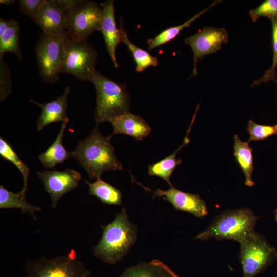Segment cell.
Wrapping results in <instances>:
<instances>
[{
  "label": "cell",
  "mask_w": 277,
  "mask_h": 277,
  "mask_svg": "<svg viewBox=\"0 0 277 277\" xmlns=\"http://www.w3.org/2000/svg\"><path fill=\"white\" fill-rule=\"evenodd\" d=\"M69 121L68 117L62 122L56 140L38 156L39 161L46 168H54L57 164L62 163L68 158L72 157L71 153L68 152L62 144L64 131Z\"/></svg>",
  "instance_id": "cell-18"
},
{
  "label": "cell",
  "mask_w": 277,
  "mask_h": 277,
  "mask_svg": "<svg viewBox=\"0 0 277 277\" xmlns=\"http://www.w3.org/2000/svg\"><path fill=\"white\" fill-rule=\"evenodd\" d=\"M120 42L126 44L132 53L136 65V70L138 72H141L150 66L156 67L159 64L158 58L132 43L129 39L127 34L125 31L122 18H120Z\"/></svg>",
  "instance_id": "cell-23"
},
{
  "label": "cell",
  "mask_w": 277,
  "mask_h": 277,
  "mask_svg": "<svg viewBox=\"0 0 277 277\" xmlns=\"http://www.w3.org/2000/svg\"><path fill=\"white\" fill-rule=\"evenodd\" d=\"M56 1L66 17V40L86 41L93 32L98 31L102 15L100 4L83 0Z\"/></svg>",
  "instance_id": "cell-4"
},
{
  "label": "cell",
  "mask_w": 277,
  "mask_h": 277,
  "mask_svg": "<svg viewBox=\"0 0 277 277\" xmlns=\"http://www.w3.org/2000/svg\"><path fill=\"white\" fill-rule=\"evenodd\" d=\"M132 181L140 185L146 192L154 194V197H163L177 210L188 212L199 218H203L208 214V209L205 202L198 195L182 191L173 186L167 190L157 189L151 190L137 182L131 175Z\"/></svg>",
  "instance_id": "cell-12"
},
{
  "label": "cell",
  "mask_w": 277,
  "mask_h": 277,
  "mask_svg": "<svg viewBox=\"0 0 277 277\" xmlns=\"http://www.w3.org/2000/svg\"><path fill=\"white\" fill-rule=\"evenodd\" d=\"M65 41L42 33L36 45L35 51L42 80L53 83L60 78L64 54Z\"/></svg>",
  "instance_id": "cell-9"
},
{
  "label": "cell",
  "mask_w": 277,
  "mask_h": 277,
  "mask_svg": "<svg viewBox=\"0 0 277 277\" xmlns=\"http://www.w3.org/2000/svg\"><path fill=\"white\" fill-rule=\"evenodd\" d=\"M228 41L227 31L223 28L205 27L196 33L186 37L184 42L190 46L193 53L194 67L192 76H197V63L205 56L216 53Z\"/></svg>",
  "instance_id": "cell-10"
},
{
  "label": "cell",
  "mask_w": 277,
  "mask_h": 277,
  "mask_svg": "<svg viewBox=\"0 0 277 277\" xmlns=\"http://www.w3.org/2000/svg\"><path fill=\"white\" fill-rule=\"evenodd\" d=\"M19 23L15 19H11V23L4 35L0 37V58L3 57L5 53L14 54L18 60L22 57L19 46Z\"/></svg>",
  "instance_id": "cell-25"
},
{
  "label": "cell",
  "mask_w": 277,
  "mask_h": 277,
  "mask_svg": "<svg viewBox=\"0 0 277 277\" xmlns=\"http://www.w3.org/2000/svg\"><path fill=\"white\" fill-rule=\"evenodd\" d=\"M12 92L10 70L3 57L0 58V101L3 102Z\"/></svg>",
  "instance_id": "cell-30"
},
{
  "label": "cell",
  "mask_w": 277,
  "mask_h": 277,
  "mask_svg": "<svg viewBox=\"0 0 277 277\" xmlns=\"http://www.w3.org/2000/svg\"><path fill=\"white\" fill-rule=\"evenodd\" d=\"M91 81L96 92L97 125L130 112V98L125 84L114 82L95 70Z\"/></svg>",
  "instance_id": "cell-5"
},
{
  "label": "cell",
  "mask_w": 277,
  "mask_h": 277,
  "mask_svg": "<svg viewBox=\"0 0 277 277\" xmlns=\"http://www.w3.org/2000/svg\"><path fill=\"white\" fill-rule=\"evenodd\" d=\"M97 125L87 137L79 140L75 149L71 153L72 157L83 167L90 179L101 178L107 171L123 169L110 141L112 136L102 135Z\"/></svg>",
  "instance_id": "cell-1"
},
{
  "label": "cell",
  "mask_w": 277,
  "mask_h": 277,
  "mask_svg": "<svg viewBox=\"0 0 277 277\" xmlns=\"http://www.w3.org/2000/svg\"><path fill=\"white\" fill-rule=\"evenodd\" d=\"M0 155L3 159L12 162L20 171L23 177V187L21 191L25 193L28 188L30 169L28 165L21 160L11 145L2 137L0 138Z\"/></svg>",
  "instance_id": "cell-26"
},
{
  "label": "cell",
  "mask_w": 277,
  "mask_h": 277,
  "mask_svg": "<svg viewBox=\"0 0 277 277\" xmlns=\"http://www.w3.org/2000/svg\"><path fill=\"white\" fill-rule=\"evenodd\" d=\"M234 156L243 172L245 177V184L251 187L254 185L252 180L254 170L253 165L252 149L248 142L240 140L238 135L234 137Z\"/></svg>",
  "instance_id": "cell-21"
},
{
  "label": "cell",
  "mask_w": 277,
  "mask_h": 277,
  "mask_svg": "<svg viewBox=\"0 0 277 277\" xmlns=\"http://www.w3.org/2000/svg\"><path fill=\"white\" fill-rule=\"evenodd\" d=\"M253 22L261 17H266L270 19L277 16V0H265L256 8L249 12Z\"/></svg>",
  "instance_id": "cell-29"
},
{
  "label": "cell",
  "mask_w": 277,
  "mask_h": 277,
  "mask_svg": "<svg viewBox=\"0 0 277 277\" xmlns=\"http://www.w3.org/2000/svg\"><path fill=\"white\" fill-rule=\"evenodd\" d=\"M258 219L250 208L226 210L216 216L208 227L194 239H228L240 243L255 232Z\"/></svg>",
  "instance_id": "cell-3"
},
{
  "label": "cell",
  "mask_w": 277,
  "mask_h": 277,
  "mask_svg": "<svg viewBox=\"0 0 277 277\" xmlns=\"http://www.w3.org/2000/svg\"><path fill=\"white\" fill-rule=\"evenodd\" d=\"M275 220L277 221V209L275 210Z\"/></svg>",
  "instance_id": "cell-34"
},
{
  "label": "cell",
  "mask_w": 277,
  "mask_h": 277,
  "mask_svg": "<svg viewBox=\"0 0 277 277\" xmlns=\"http://www.w3.org/2000/svg\"><path fill=\"white\" fill-rule=\"evenodd\" d=\"M20 209L22 214L28 213L34 220H37L36 213L42 208L28 202L25 193L20 191L14 193L6 189L2 185H0V209Z\"/></svg>",
  "instance_id": "cell-19"
},
{
  "label": "cell",
  "mask_w": 277,
  "mask_h": 277,
  "mask_svg": "<svg viewBox=\"0 0 277 277\" xmlns=\"http://www.w3.org/2000/svg\"><path fill=\"white\" fill-rule=\"evenodd\" d=\"M272 28L273 57L271 66L259 78L255 80L251 86H258L262 83L273 81L277 83L276 68L277 67V16L270 19Z\"/></svg>",
  "instance_id": "cell-27"
},
{
  "label": "cell",
  "mask_w": 277,
  "mask_h": 277,
  "mask_svg": "<svg viewBox=\"0 0 277 277\" xmlns=\"http://www.w3.org/2000/svg\"><path fill=\"white\" fill-rule=\"evenodd\" d=\"M108 122L113 128L112 137L120 134L141 141L149 135L151 131L149 125L143 118L130 112L113 118Z\"/></svg>",
  "instance_id": "cell-16"
},
{
  "label": "cell",
  "mask_w": 277,
  "mask_h": 277,
  "mask_svg": "<svg viewBox=\"0 0 277 277\" xmlns=\"http://www.w3.org/2000/svg\"><path fill=\"white\" fill-rule=\"evenodd\" d=\"M247 129L250 135L248 143L252 141L264 140L277 134V124L273 126L263 125L249 120Z\"/></svg>",
  "instance_id": "cell-28"
},
{
  "label": "cell",
  "mask_w": 277,
  "mask_h": 277,
  "mask_svg": "<svg viewBox=\"0 0 277 277\" xmlns=\"http://www.w3.org/2000/svg\"><path fill=\"white\" fill-rule=\"evenodd\" d=\"M243 277H255L277 257V251L262 235L253 232L240 243Z\"/></svg>",
  "instance_id": "cell-7"
},
{
  "label": "cell",
  "mask_w": 277,
  "mask_h": 277,
  "mask_svg": "<svg viewBox=\"0 0 277 277\" xmlns=\"http://www.w3.org/2000/svg\"><path fill=\"white\" fill-rule=\"evenodd\" d=\"M197 111V110H196V113H195L194 115L191 124L181 145L172 154L160 160L156 163L149 165L148 174L149 175L159 177L167 182L170 186H172L170 182V176L175 169L176 166L182 162L181 159H176V155L179 151L189 142L190 140L188 135Z\"/></svg>",
  "instance_id": "cell-20"
},
{
  "label": "cell",
  "mask_w": 277,
  "mask_h": 277,
  "mask_svg": "<svg viewBox=\"0 0 277 277\" xmlns=\"http://www.w3.org/2000/svg\"><path fill=\"white\" fill-rule=\"evenodd\" d=\"M26 277H90V271L76 256L73 250L66 255L42 256L27 262Z\"/></svg>",
  "instance_id": "cell-6"
},
{
  "label": "cell",
  "mask_w": 277,
  "mask_h": 277,
  "mask_svg": "<svg viewBox=\"0 0 277 277\" xmlns=\"http://www.w3.org/2000/svg\"><path fill=\"white\" fill-rule=\"evenodd\" d=\"M45 0H19L18 3L21 13L36 22L40 8Z\"/></svg>",
  "instance_id": "cell-31"
},
{
  "label": "cell",
  "mask_w": 277,
  "mask_h": 277,
  "mask_svg": "<svg viewBox=\"0 0 277 277\" xmlns=\"http://www.w3.org/2000/svg\"><path fill=\"white\" fill-rule=\"evenodd\" d=\"M97 57V51L86 41L66 40L60 73L69 74L80 80L91 81L96 70Z\"/></svg>",
  "instance_id": "cell-8"
},
{
  "label": "cell",
  "mask_w": 277,
  "mask_h": 277,
  "mask_svg": "<svg viewBox=\"0 0 277 277\" xmlns=\"http://www.w3.org/2000/svg\"><path fill=\"white\" fill-rule=\"evenodd\" d=\"M221 1H222L221 0L214 1L210 6L206 7L205 9L202 10L196 14L194 15L193 17L186 21L183 24L180 25L168 28L163 30L153 38L148 39L147 40L148 49L149 50H152L160 46L164 45L173 40L176 37L182 30L185 28L189 27L193 22L201 17V16L206 13L210 8L216 5Z\"/></svg>",
  "instance_id": "cell-24"
},
{
  "label": "cell",
  "mask_w": 277,
  "mask_h": 277,
  "mask_svg": "<svg viewBox=\"0 0 277 277\" xmlns=\"http://www.w3.org/2000/svg\"><path fill=\"white\" fill-rule=\"evenodd\" d=\"M37 175L50 196L53 208L57 207L63 195L78 187L81 179V173L72 169L63 171L43 170L37 171Z\"/></svg>",
  "instance_id": "cell-11"
},
{
  "label": "cell",
  "mask_w": 277,
  "mask_h": 277,
  "mask_svg": "<svg viewBox=\"0 0 277 277\" xmlns=\"http://www.w3.org/2000/svg\"><path fill=\"white\" fill-rule=\"evenodd\" d=\"M70 92V88L67 87L60 96L53 101L44 104L30 100V102L35 104L41 108V113L37 121V129L38 131H41L52 123L63 122L68 118L66 115L67 97Z\"/></svg>",
  "instance_id": "cell-15"
},
{
  "label": "cell",
  "mask_w": 277,
  "mask_h": 277,
  "mask_svg": "<svg viewBox=\"0 0 277 277\" xmlns=\"http://www.w3.org/2000/svg\"><path fill=\"white\" fill-rule=\"evenodd\" d=\"M84 182L88 186L90 195L95 196L103 204L108 205H120L122 203L121 191L114 186L103 181L101 178L93 183L85 179Z\"/></svg>",
  "instance_id": "cell-22"
},
{
  "label": "cell",
  "mask_w": 277,
  "mask_h": 277,
  "mask_svg": "<svg viewBox=\"0 0 277 277\" xmlns=\"http://www.w3.org/2000/svg\"><path fill=\"white\" fill-rule=\"evenodd\" d=\"M101 227L103 233L93 248L94 255L104 263L115 264L128 253L136 242L137 227L129 221L126 209L123 208L112 222Z\"/></svg>",
  "instance_id": "cell-2"
},
{
  "label": "cell",
  "mask_w": 277,
  "mask_h": 277,
  "mask_svg": "<svg viewBox=\"0 0 277 277\" xmlns=\"http://www.w3.org/2000/svg\"><path fill=\"white\" fill-rule=\"evenodd\" d=\"M120 277H179L167 265L157 259L141 262L129 267Z\"/></svg>",
  "instance_id": "cell-17"
},
{
  "label": "cell",
  "mask_w": 277,
  "mask_h": 277,
  "mask_svg": "<svg viewBox=\"0 0 277 277\" xmlns=\"http://www.w3.org/2000/svg\"><path fill=\"white\" fill-rule=\"evenodd\" d=\"M15 3L14 0H1L0 3L7 6H10Z\"/></svg>",
  "instance_id": "cell-33"
},
{
  "label": "cell",
  "mask_w": 277,
  "mask_h": 277,
  "mask_svg": "<svg viewBox=\"0 0 277 277\" xmlns=\"http://www.w3.org/2000/svg\"><path fill=\"white\" fill-rule=\"evenodd\" d=\"M100 4L102 8V15L98 31L103 35L106 49L115 68H117L116 50L120 42V37L115 19L114 1L108 0Z\"/></svg>",
  "instance_id": "cell-14"
},
{
  "label": "cell",
  "mask_w": 277,
  "mask_h": 277,
  "mask_svg": "<svg viewBox=\"0 0 277 277\" xmlns=\"http://www.w3.org/2000/svg\"><path fill=\"white\" fill-rule=\"evenodd\" d=\"M11 23V19H0V37L6 32Z\"/></svg>",
  "instance_id": "cell-32"
},
{
  "label": "cell",
  "mask_w": 277,
  "mask_h": 277,
  "mask_svg": "<svg viewBox=\"0 0 277 277\" xmlns=\"http://www.w3.org/2000/svg\"><path fill=\"white\" fill-rule=\"evenodd\" d=\"M35 23L43 33L64 41L66 40V17L55 0H45L40 8Z\"/></svg>",
  "instance_id": "cell-13"
}]
</instances>
